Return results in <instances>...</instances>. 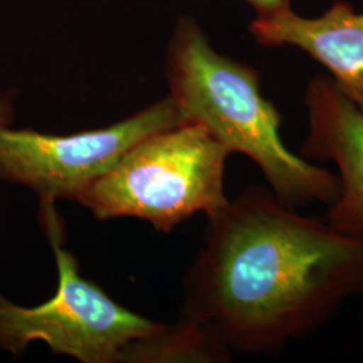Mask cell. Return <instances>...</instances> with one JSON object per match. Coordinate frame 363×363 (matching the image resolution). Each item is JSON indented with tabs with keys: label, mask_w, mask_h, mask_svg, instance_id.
I'll use <instances>...</instances> for the list:
<instances>
[{
	"label": "cell",
	"mask_w": 363,
	"mask_h": 363,
	"mask_svg": "<svg viewBox=\"0 0 363 363\" xmlns=\"http://www.w3.org/2000/svg\"><path fill=\"white\" fill-rule=\"evenodd\" d=\"M363 295V238L250 187L208 216L184 319L242 352H277Z\"/></svg>",
	"instance_id": "obj_1"
},
{
	"label": "cell",
	"mask_w": 363,
	"mask_h": 363,
	"mask_svg": "<svg viewBox=\"0 0 363 363\" xmlns=\"http://www.w3.org/2000/svg\"><path fill=\"white\" fill-rule=\"evenodd\" d=\"M166 77L183 123L205 127L229 154L255 162L280 201L298 208L337 199V174L286 148L281 116L262 96L259 72L217 52L189 16L169 39Z\"/></svg>",
	"instance_id": "obj_2"
},
{
	"label": "cell",
	"mask_w": 363,
	"mask_h": 363,
	"mask_svg": "<svg viewBox=\"0 0 363 363\" xmlns=\"http://www.w3.org/2000/svg\"><path fill=\"white\" fill-rule=\"evenodd\" d=\"M229 151L205 127L181 123L142 139L78 198L99 220L133 217L169 232L223 208Z\"/></svg>",
	"instance_id": "obj_3"
},
{
	"label": "cell",
	"mask_w": 363,
	"mask_h": 363,
	"mask_svg": "<svg viewBox=\"0 0 363 363\" xmlns=\"http://www.w3.org/2000/svg\"><path fill=\"white\" fill-rule=\"evenodd\" d=\"M40 218L55 255L58 286L37 307H21L0 296V347L18 355L31 342L42 340L79 362H123L130 345L164 325L127 310L79 274L77 259L62 247L54 202L40 201Z\"/></svg>",
	"instance_id": "obj_4"
},
{
	"label": "cell",
	"mask_w": 363,
	"mask_h": 363,
	"mask_svg": "<svg viewBox=\"0 0 363 363\" xmlns=\"http://www.w3.org/2000/svg\"><path fill=\"white\" fill-rule=\"evenodd\" d=\"M181 123L167 96L109 127L70 135L9 130L0 124V178L35 190L40 201H78L132 145Z\"/></svg>",
	"instance_id": "obj_5"
},
{
	"label": "cell",
	"mask_w": 363,
	"mask_h": 363,
	"mask_svg": "<svg viewBox=\"0 0 363 363\" xmlns=\"http://www.w3.org/2000/svg\"><path fill=\"white\" fill-rule=\"evenodd\" d=\"M304 104L308 132L300 155L337 169L339 194L325 220L340 233L363 238V113L330 76L308 81Z\"/></svg>",
	"instance_id": "obj_6"
},
{
	"label": "cell",
	"mask_w": 363,
	"mask_h": 363,
	"mask_svg": "<svg viewBox=\"0 0 363 363\" xmlns=\"http://www.w3.org/2000/svg\"><path fill=\"white\" fill-rule=\"evenodd\" d=\"M250 34L267 48L307 52L363 113V13L349 1L337 0L318 18H304L292 7L256 15Z\"/></svg>",
	"instance_id": "obj_7"
},
{
	"label": "cell",
	"mask_w": 363,
	"mask_h": 363,
	"mask_svg": "<svg viewBox=\"0 0 363 363\" xmlns=\"http://www.w3.org/2000/svg\"><path fill=\"white\" fill-rule=\"evenodd\" d=\"M229 358V347L208 327L183 318L179 325H164L155 335L130 345L123 362H225Z\"/></svg>",
	"instance_id": "obj_8"
},
{
	"label": "cell",
	"mask_w": 363,
	"mask_h": 363,
	"mask_svg": "<svg viewBox=\"0 0 363 363\" xmlns=\"http://www.w3.org/2000/svg\"><path fill=\"white\" fill-rule=\"evenodd\" d=\"M253 7L256 15L274 13L291 7V0H244Z\"/></svg>",
	"instance_id": "obj_9"
},
{
	"label": "cell",
	"mask_w": 363,
	"mask_h": 363,
	"mask_svg": "<svg viewBox=\"0 0 363 363\" xmlns=\"http://www.w3.org/2000/svg\"><path fill=\"white\" fill-rule=\"evenodd\" d=\"M10 106L6 103H0V124H6L10 115Z\"/></svg>",
	"instance_id": "obj_10"
}]
</instances>
